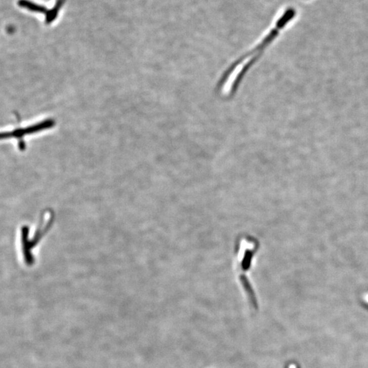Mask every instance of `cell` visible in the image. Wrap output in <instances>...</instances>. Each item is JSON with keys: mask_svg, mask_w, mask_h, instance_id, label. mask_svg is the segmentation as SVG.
<instances>
[{"mask_svg": "<svg viewBox=\"0 0 368 368\" xmlns=\"http://www.w3.org/2000/svg\"><path fill=\"white\" fill-rule=\"evenodd\" d=\"M259 247V242L255 238L243 236L240 237L237 242L235 255V267L238 279L249 297L252 306L256 309L258 308L257 300L247 274L251 268Z\"/></svg>", "mask_w": 368, "mask_h": 368, "instance_id": "1", "label": "cell"}, {"mask_svg": "<svg viewBox=\"0 0 368 368\" xmlns=\"http://www.w3.org/2000/svg\"><path fill=\"white\" fill-rule=\"evenodd\" d=\"M54 125L55 122L52 119L45 120L44 121L39 122L37 125L31 126V127L25 128V129L19 130V131L0 133V139L12 137H19L21 139H23V137L25 135H29V134L31 135V133H38V132L49 129V128L54 127Z\"/></svg>", "mask_w": 368, "mask_h": 368, "instance_id": "2", "label": "cell"}, {"mask_svg": "<svg viewBox=\"0 0 368 368\" xmlns=\"http://www.w3.org/2000/svg\"><path fill=\"white\" fill-rule=\"evenodd\" d=\"M19 6L21 7L24 8V9L29 10V11L32 12H36V13H45V8L40 7L36 4L31 3L28 0H19L18 2Z\"/></svg>", "mask_w": 368, "mask_h": 368, "instance_id": "3", "label": "cell"}]
</instances>
